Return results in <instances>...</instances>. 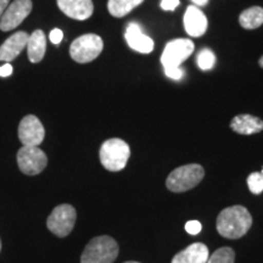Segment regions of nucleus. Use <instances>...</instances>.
Masks as SVG:
<instances>
[{
	"label": "nucleus",
	"instance_id": "17",
	"mask_svg": "<svg viewBox=\"0 0 263 263\" xmlns=\"http://www.w3.org/2000/svg\"><path fill=\"white\" fill-rule=\"evenodd\" d=\"M27 54L32 64H38L44 58L47 51V37L42 29H37L29 35L27 42Z\"/></svg>",
	"mask_w": 263,
	"mask_h": 263
},
{
	"label": "nucleus",
	"instance_id": "10",
	"mask_svg": "<svg viewBox=\"0 0 263 263\" xmlns=\"http://www.w3.org/2000/svg\"><path fill=\"white\" fill-rule=\"evenodd\" d=\"M45 129L34 115H27L18 124V139L25 146H38L44 140Z\"/></svg>",
	"mask_w": 263,
	"mask_h": 263
},
{
	"label": "nucleus",
	"instance_id": "13",
	"mask_svg": "<svg viewBox=\"0 0 263 263\" xmlns=\"http://www.w3.org/2000/svg\"><path fill=\"white\" fill-rule=\"evenodd\" d=\"M207 18L197 6H188L184 15V27L190 37H201L207 29Z\"/></svg>",
	"mask_w": 263,
	"mask_h": 263
},
{
	"label": "nucleus",
	"instance_id": "28",
	"mask_svg": "<svg viewBox=\"0 0 263 263\" xmlns=\"http://www.w3.org/2000/svg\"><path fill=\"white\" fill-rule=\"evenodd\" d=\"M10 4V0H0V17H2L4 11Z\"/></svg>",
	"mask_w": 263,
	"mask_h": 263
},
{
	"label": "nucleus",
	"instance_id": "16",
	"mask_svg": "<svg viewBox=\"0 0 263 263\" xmlns=\"http://www.w3.org/2000/svg\"><path fill=\"white\" fill-rule=\"evenodd\" d=\"M230 128L238 134L251 136L263 130V121L252 115H238L230 122Z\"/></svg>",
	"mask_w": 263,
	"mask_h": 263
},
{
	"label": "nucleus",
	"instance_id": "8",
	"mask_svg": "<svg viewBox=\"0 0 263 263\" xmlns=\"http://www.w3.org/2000/svg\"><path fill=\"white\" fill-rule=\"evenodd\" d=\"M194 43L190 39H174L166 45L161 57L163 67H179L194 51Z\"/></svg>",
	"mask_w": 263,
	"mask_h": 263
},
{
	"label": "nucleus",
	"instance_id": "12",
	"mask_svg": "<svg viewBox=\"0 0 263 263\" xmlns=\"http://www.w3.org/2000/svg\"><path fill=\"white\" fill-rule=\"evenodd\" d=\"M59 9L70 18L84 21L93 15L94 4L91 0H57Z\"/></svg>",
	"mask_w": 263,
	"mask_h": 263
},
{
	"label": "nucleus",
	"instance_id": "6",
	"mask_svg": "<svg viewBox=\"0 0 263 263\" xmlns=\"http://www.w3.org/2000/svg\"><path fill=\"white\" fill-rule=\"evenodd\" d=\"M77 219V212L73 206L62 203L52 210L47 219V227L52 234L65 238L73 230Z\"/></svg>",
	"mask_w": 263,
	"mask_h": 263
},
{
	"label": "nucleus",
	"instance_id": "9",
	"mask_svg": "<svg viewBox=\"0 0 263 263\" xmlns=\"http://www.w3.org/2000/svg\"><path fill=\"white\" fill-rule=\"evenodd\" d=\"M33 8L32 0H15L4 11L0 17V29L3 32H9L17 28L25 18L31 14Z\"/></svg>",
	"mask_w": 263,
	"mask_h": 263
},
{
	"label": "nucleus",
	"instance_id": "21",
	"mask_svg": "<svg viewBox=\"0 0 263 263\" xmlns=\"http://www.w3.org/2000/svg\"><path fill=\"white\" fill-rule=\"evenodd\" d=\"M216 64V57L212 50L210 49H202L201 51L197 54V65L202 71L211 70Z\"/></svg>",
	"mask_w": 263,
	"mask_h": 263
},
{
	"label": "nucleus",
	"instance_id": "19",
	"mask_svg": "<svg viewBox=\"0 0 263 263\" xmlns=\"http://www.w3.org/2000/svg\"><path fill=\"white\" fill-rule=\"evenodd\" d=\"M144 0H108L107 10L114 17H123L133 9L139 6Z\"/></svg>",
	"mask_w": 263,
	"mask_h": 263
},
{
	"label": "nucleus",
	"instance_id": "2",
	"mask_svg": "<svg viewBox=\"0 0 263 263\" xmlns=\"http://www.w3.org/2000/svg\"><path fill=\"white\" fill-rule=\"evenodd\" d=\"M118 252L120 249L114 238L108 235L97 236L85 246L81 263H114Z\"/></svg>",
	"mask_w": 263,
	"mask_h": 263
},
{
	"label": "nucleus",
	"instance_id": "4",
	"mask_svg": "<svg viewBox=\"0 0 263 263\" xmlns=\"http://www.w3.org/2000/svg\"><path fill=\"white\" fill-rule=\"evenodd\" d=\"M205 177V170L197 163L184 164L176 168L167 177L166 186L173 193H184L195 188Z\"/></svg>",
	"mask_w": 263,
	"mask_h": 263
},
{
	"label": "nucleus",
	"instance_id": "26",
	"mask_svg": "<svg viewBox=\"0 0 263 263\" xmlns=\"http://www.w3.org/2000/svg\"><path fill=\"white\" fill-rule=\"evenodd\" d=\"M178 5L179 0H162V2H161V8L166 10V11H168V10L170 11H173Z\"/></svg>",
	"mask_w": 263,
	"mask_h": 263
},
{
	"label": "nucleus",
	"instance_id": "3",
	"mask_svg": "<svg viewBox=\"0 0 263 263\" xmlns=\"http://www.w3.org/2000/svg\"><path fill=\"white\" fill-rule=\"evenodd\" d=\"M130 156L129 145L118 138L108 139L101 145L99 157L103 166L110 172H120L127 166Z\"/></svg>",
	"mask_w": 263,
	"mask_h": 263
},
{
	"label": "nucleus",
	"instance_id": "23",
	"mask_svg": "<svg viewBox=\"0 0 263 263\" xmlns=\"http://www.w3.org/2000/svg\"><path fill=\"white\" fill-rule=\"evenodd\" d=\"M164 73L167 77L172 78V80H182L184 77V70L180 67H164Z\"/></svg>",
	"mask_w": 263,
	"mask_h": 263
},
{
	"label": "nucleus",
	"instance_id": "15",
	"mask_svg": "<svg viewBox=\"0 0 263 263\" xmlns=\"http://www.w3.org/2000/svg\"><path fill=\"white\" fill-rule=\"evenodd\" d=\"M209 256V248L205 244L194 242L174 256L172 263H206Z\"/></svg>",
	"mask_w": 263,
	"mask_h": 263
},
{
	"label": "nucleus",
	"instance_id": "24",
	"mask_svg": "<svg viewBox=\"0 0 263 263\" xmlns=\"http://www.w3.org/2000/svg\"><path fill=\"white\" fill-rule=\"evenodd\" d=\"M202 227L199 221H189L185 223V230L192 235H196L201 232Z\"/></svg>",
	"mask_w": 263,
	"mask_h": 263
},
{
	"label": "nucleus",
	"instance_id": "5",
	"mask_svg": "<svg viewBox=\"0 0 263 263\" xmlns=\"http://www.w3.org/2000/svg\"><path fill=\"white\" fill-rule=\"evenodd\" d=\"M104 42L99 35L89 33L74 39L70 47V55L78 64H88L101 54Z\"/></svg>",
	"mask_w": 263,
	"mask_h": 263
},
{
	"label": "nucleus",
	"instance_id": "25",
	"mask_svg": "<svg viewBox=\"0 0 263 263\" xmlns=\"http://www.w3.org/2000/svg\"><path fill=\"white\" fill-rule=\"evenodd\" d=\"M49 38H50V42L52 43V44H60L62 38H64V33H62L61 29L55 28L50 32V35H49Z\"/></svg>",
	"mask_w": 263,
	"mask_h": 263
},
{
	"label": "nucleus",
	"instance_id": "31",
	"mask_svg": "<svg viewBox=\"0 0 263 263\" xmlns=\"http://www.w3.org/2000/svg\"><path fill=\"white\" fill-rule=\"evenodd\" d=\"M124 263H140V262H136V261H127V262H124Z\"/></svg>",
	"mask_w": 263,
	"mask_h": 263
},
{
	"label": "nucleus",
	"instance_id": "32",
	"mask_svg": "<svg viewBox=\"0 0 263 263\" xmlns=\"http://www.w3.org/2000/svg\"><path fill=\"white\" fill-rule=\"evenodd\" d=\"M0 251H2V240H0Z\"/></svg>",
	"mask_w": 263,
	"mask_h": 263
},
{
	"label": "nucleus",
	"instance_id": "22",
	"mask_svg": "<svg viewBox=\"0 0 263 263\" xmlns=\"http://www.w3.org/2000/svg\"><path fill=\"white\" fill-rule=\"evenodd\" d=\"M248 185L250 192L255 195H258L263 192V174L259 172H254L248 177Z\"/></svg>",
	"mask_w": 263,
	"mask_h": 263
},
{
	"label": "nucleus",
	"instance_id": "33",
	"mask_svg": "<svg viewBox=\"0 0 263 263\" xmlns=\"http://www.w3.org/2000/svg\"><path fill=\"white\" fill-rule=\"evenodd\" d=\"M262 174H263V170H262Z\"/></svg>",
	"mask_w": 263,
	"mask_h": 263
},
{
	"label": "nucleus",
	"instance_id": "14",
	"mask_svg": "<svg viewBox=\"0 0 263 263\" xmlns=\"http://www.w3.org/2000/svg\"><path fill=\"white\" fill-rule=\"evenodd\" d=\"M126 41L133 50L139 51L141 54H149L154 50V41L141 32L140 26L136 22L128 25Z\"/></svg>",
	"mask_w": 263,
	"mask_h": 263
},
{
	"label": "nucleus",
	"instance_id": "18",
	"mask_svg": "<svg viewBox=\"0 0 263 263\" xmlns=\"http://www.w3.org/2000/svg\"><path fill=\"white\" fill-rule=\"evenodd\" d=\"M239 22L242 28L256 29L263 25V9L261 6H252L246 9L239 16Z\"/></svg>",
	"mask_w": 263,
	"mask_h": 263
},
{
	"label": "nucleus",
	"instance_id": "30",
	"mask_svg": "<svg viewBox=\"0 0 263 263\" xmlns=\"http://www.w3.org/2000/svg\"><path fill=\"white\" fill-rule=\"evenodd\" d=\"M258 64H259V66H261V67L263 68V57L259 59V61H258Z\"/></svg>",
	"mask_w": 263,
	"mask_h": 263
},
{
	"label": "nucleus",
	"instance_id": "1",
	"mask_svg": "<svg viewBox=\"0 0 263 263\" xmlns=\"http://www.w3.org/2000/svg\"><path fill=\"white\" fill-rule=\"evenodd\" d=\"M252 226V217L244 206L227 207L217 217V232L223 238L240 239L249 232Z\"/></svg>",
	"mask_w": 263,
	"mask_h": 263
},
{
	"label": "nucleus",
	"instance_id": "20",
	"mask_svg": "<svg viewBox=\"0 0 263 263\" xmlns=\"http://www.w3.org/2000/svg\"><path fill=\"white\" fill-rule=\"evenodd\" d=\"M235 262V252L232 248H221L216 250L212 255L209 256L206 263H234Z\"/></svg>",
	"mask_w": 263,
	"mask_h": 263
},
{
	"label": "nucleus",
	"instance_id": "7",
	"mask_svg": "<svg viewBox=\"0 0 263 263\" xmlns=\"http://www.w3.org/2000/svg\"><path fill=\"white\" fill-rule=\"evenodd\" d=\"M18 168L26 176H37L45 170L48 157L38 146H22L17 151Z\"/></svg>",
	"mask_w": 263,
	"mask_h": 263
},
{
	"label": "nucleus",
	"instance_id": "27",
	"mask_svg": "<svg viewBox=\"0 0 263 263\" xmlns=\"http://www.w3.org/2000/svg\"><path fill=\"white\" fill-rule=\"evenodd\" d=\"M11 73H12V66L10 65L9 62H6L4 66L0 67V76H2V77H8V76H10Z\"/></svg>",
	"mask_w": 263,
	"mask_h": 263
},
{
	"label": "nucleus",
	"instance_id": "29",
	"mask_svg": "<svg viewBox=\"0 0 263 263\" xmlns=\"http://www.w3.org/2000/svg\"><path fill=\"white\" fill-rule=\"evenodd\" d=\"M192 2L194 3V4H195V6H197V8H199V6L207 5L209 0H192Z\"/></svg>",
	"mask_w": 263,
	"mask_h": 263
},
{
	"label": "nucleus",
	"instance_id": "11",
	"mask_svg": "<svg viewBox=\"0 0 263 263\" xmlns=\"http://www.w3.org/2000/svg\"><path fill=\"white\" fill-rule=\"evenodd\" d=\"M29 34L27 32H16L0 45V61L11 62L27 47Z\"/></svg>",
	"mask_w": 263,
	"mask_h": 263
}]
</instances>
